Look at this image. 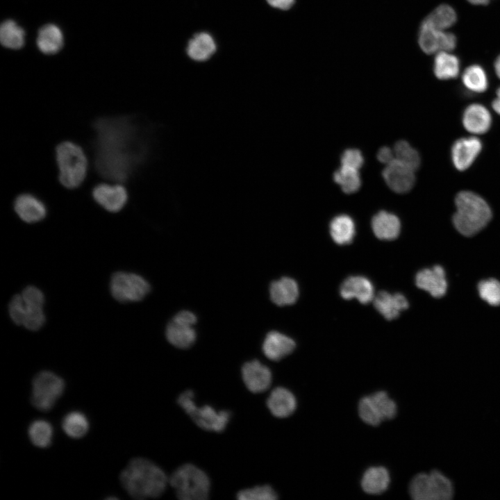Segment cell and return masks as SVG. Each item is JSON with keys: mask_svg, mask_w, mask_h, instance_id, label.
<instances>
[{"mask_svg": "<svg viewBox=\"0 0 500 500\" xmlns=\"http://www.w3.org/2000/svg\"><path fill=\"white\" fill-rule=\"evenodd\" d=\"M133 116L103 117L92 124L94 165L103 178L125 183L147 159L149 132Z\"/></svg>", "mask_w": 500, "mask_h": 500, "instance_id": "obj_1", "label": "cell"}, {"mask_svg": "<svg viewBox=\"0 0 500 500\" xmlns=\"http://www.w3.org/2000/svg\"><path fill=\"white\" fill-rule=\"evenodd\" d=\"M120 482L128 494L135 499L161 496L169 483L165 472L144 458L132 459L122 470Z\"/></svg>", "mask_w": 500, "mask_h": 500, "instance_id": "obj_2", "label": "cell"}, {"mask_svg": "<svg viewBox=\"0 0 500 500\" xmlns=\"http://www.w3.org/2000/svg\"><path fill=\"white\" fill-rule=\"evenodd\" d=\"M456 211L452 221L456 229L465 236H472L490 221L492 213L488 203L478 194L461 191L455 199Z\"/></svg>", "mask_w": 500, "mask_h": 500, "instance_id": "obj_3", "label": "cell"}, {"mask_svg": "<svg viewBox=\"0 0 500 500\" xmlns=\"http://www.w3.org/2000/svg\"><path fill=\"white\" fill-rule=\"evenodd\" d=\"M44 297L40 290L28 286L22 294H15L8 306L12 320L31 331L39 330L44 324Z\"/></svg>", "mask_w": 500, "mask_h": 500, "instance_id": "obj_4", "label": "cell"}, {"mask_svg": "<svg viewBox=\"0 0 500 500\" xmlns=\"http://www.w3.org/2000/svg\"><path fill=\"white\" fill-rule=\"evenodd\" d=\"M58 179L65 188L74 189L84 181L88 170V159L78 144L65 141L56 148Z\"/></svg>", "mask_w": 500, "mask_h": 500, "instance_id": "obj_5", "label": "cell"}, {"mask_svg": "<svg viewBox=\"0 0 500 500\" xmlns=\"http://www.w3.org/2000/svg\"><path fill=\"white\" fill-rule=\"evenodd\" d=\"M169 483L181 500H206L210 490L207 474L191 463L176 468L169 477Z\"/></svg>", "mask_w": 500, "mask_h": 500, "instance_id": "obj_6", "label": "cell"}, {"mask_svg": "<svg viewBox=\"0 0 500 500\" xmlns=\"http://www.w3.org/2000/svg\"><path fill=\"white\" fill-rule=\"evenodd\" d=\"M408 490L415 500H451L455 494L452 480L435 469L416 474L410 482Z\"/></svg>", "mask_w": 500, "mask_h": 500, "instance_id": "obj_7", "label": "cell"}, {"mask_svg": "<svg viewBox=\"0 0 500 500\" xmlns=\"http://www.w3.org/2000/svg\"><path fill=\"white\" fill-rule=\"evenodd\" d=\"M194 397L193 390L188 389L179 394L177 403L199 428L222 432L229 422L231 412L226 410L217 411L209 405L199 408L196 405Z\"/></svg>", "mask_w": 500, "mask_h": 500, "instance_id": "obj_8", "label": "cell"}, {"mask_svg": "<svg viewBox=\"0 0 500 500\" xmlns=\"http://www.w3.org/2000/svg\"><path fill=\"white\" fill-rule=\"evenodd\" d=\"M65 390L63 379L53 372L38 373L32 382L31 401L40 411H49L61 397Z\"/></svg>", "mask_w": 500, "mask_h": 500, "instance_id": "obj_9", "label": "cell"}, {"mask_svg": "<svg viewBox=\"0 0 500 500\" xmlns=\"http://www.w3.org/2000/svg\"><path fill=\"white\" fill-rule=\"evenodd\" d=\"M149 291V283L138 274L118 272L111 278V294L119 302L141 301Z\"/></svg>", "mask_w": 500, "mask_h": 500, "instance_id": "obj_10", "label": "cell"}, {"mask_svg": "<svg viewBox=\"0 0 500 500\" xmlns=\"http://www.w3.org/2000/svg\"><path fill=\"white\" fill-rule=\"evenodd\" d=\"M421 49L427 54L440 51H451L456 46V38L444 31L436 30L422 22L418 34Z\"/></svg>", "mask_w": 500, "mask_h": 500, "instance_id": "obj_11", "label": "cell"}, {"mask_svg": "<svg viewBox=\"0 0 500 500\" xmlns=\"http://www.w3.org/2000/svg\"><path fill=\"white\" fill-rule=\"evenodd\" d=\"M92 195L99 206L111 212L121 210L128 201L127 191L121 184H98L92 189Z\"/></svg>", "mask_w": 500, "mask_h": 500, "instance_id": "obj_12", "label": "cell"}, {"mask_svg": "<svg viewBox=\"0 0 500 500\" xmlns=\"http://www.w3.org/2000/svg\"><path fill=\"white\" fill-rule=\"evenodd\" d=\"M241 374L245 386L253 393L263 392L271 385L272 372L258 360L244 362L241 368Z\"/></svg>", "mask_w": 500, "mask_h": 500, "instance_id": "obj_13", "label": "cell"}, {"mask_svg": "<svg viewBox=\"0 0 500 500\" xmlns=\"http://www.w3.org/2000/svg\"><path fill=\"white\" fill-rule=\"evenodd\" d=\"M482 142L476 137L461 138L456 140L451 147V160L459 171L467 169L475 161L482 150Z\"/></svg>", "mask_w": 500, "mask_h": 500, "instance_id": "obj_14", "label": "cell"}, {"mask_svg": "<svg viewBox=\"0 0 500 500\" xmlns=\"http://www.w3.org/2000/svg\"><path fill=\"white\" fill-rule=\"evenodd\" d=\"M413 169L394 159L386 165L383 171V178L388 186L397 193L410 191L415 182Z\"/></svg>", "mask_w": 500, "mask_h": 500, "instance_id": "obj_15", "label": "cell"}, {"mask_svg": "<svg viewBox=\"0 0 500 500\" xmlns=\"http://www.w3.org/2000/svg\"><path fill=\"white\" fill-rule=\"evenodd\" d=\"M416 285L435 298L443 297L447 290L444 269L440 265L419 271L415 278Z\"/></svg>", "mask_w": 500, "mask_h": 500, "instance_id": "obj_16", "label": "cell"}, {"mask_svg": "<svg viewBox=\"0 0 500 500\" xmlns=\"http://www.w3.org/2000/svg\"><path fill=\"white\" fill-rule=\"evenodd\" d=\"M14 210L19 218L27 223H35L43 219L47 215L44 203L30 193H22L14 201Z\"/></svg>", "mask_w": 500, "mask_h": 500, "instance_id": "obj_17", "label": "cell"}, {"mask_svg": "<svg viewBox=\"0 0 500 500\" xmlns=\"http://www.w3.org/2000/svg\"><path fill=\"white\" fill-rule=\"evenodd\" d=\"M340 295L344 299L358 300L362 304H367L374 298V287L371 281L361 276L348 277L342 283Z\"/></svg>", "mask_w": 500, "mask_h": 500, "instance_id": "obj_18", "label": "cell"}, {"mask_svg": "<svg viewBox=\"0 0 500 500\" xmlns=\"http://www.w3.org/2000/svg\"><path fill=\"white\" fill-rule=\"evenodd\" d=\"M462 122L466 131L472 134L481 135L489 131L492 124V117L484 106L472 103L465 109Z\"/></svg>", "mask_w": 500, "mask_h": 500, "instance_id": "obj_19", "label": "cell"}, {"mask_svg": "<svg viewBox=\"0 0 500 500\" xmlns=\"http://www.w3.org/2000/svg\"><path fill=\"white\" fill-rule=\"evenodd\" d=\"M295 346V342L292 338L278 331H271L267 334L262 349L267 358L278 361L290 354Z\"/></svg>", "mask_w": 500, "mask_h": 500, "instance_id": "obj_20", "label": "cell"}, {"mask_svg": "<svg viewBox=\"0 0 500 500\" xmlns=\"http://www.w3.org/2000/svg\"><path fill=\"white\" fill-rule=\"evenodd\" d=\"M376 309L388 320L398 317L401 311L408 308L406 298L400 293L390 294L381 291L374 297Z\"/></svg>", "mask_w": 500, "mask_h": 500, "instance_id": "obj_21", "label": "cell"}, {"mask_svg": "<svg viewBox=\"0 0 500 500\" xmlns=\"http://www.w3.org/2000/svg\"><path fill=\"white\" fill-rule=\"evenodd\" d=\"M267 406L271 413L278 418L291 415L297 407L294 394L283 387L275 388L267 399Z\"/></svg>", "mask_w": 500, "mask_h": 500, "instance_id": "obj_22", "label": "cell"}, {"mask_svg": "<svg viewBox=\"0 0 500 500\" xmlns=\"http://www.w3.org/2000/svg\"><path fill=\"white\" fill-rule=\"evenodd\" d=\"M269 295L272 302L277 306L292 305L298 299L299 287L294 279L283 277L270 284Z\"/></svg>", "mask_w": 500, "mask_h": 500, "instance_id": "obj_23", "label": "cell"}, {"mask_svg": "<svg viewBox=\"0 0 500 500\" xmlns=\"http://www.w3.org/2000/svg\"><path fill=\"white\" fill-rule=\"evenodd\" d=\"M374 235L381 240H391L397 238L401 230L399 218L390 212L381 211L372 220Z\"/></svg>", "mask_w": 500, "mask_h": 500, "instance_id": "obj_24", "label": "cell"}, {"mask_svg": "<svg viewBox=\"0 0 500 500\" xmlns=\"http://www.w3.org/2000/svg\"><path fill=\"white\" fill-rule=\"evenodd\" d=\"M216 49V43L212 35L201 32L190 39L187 47V53L194 60L205 61L211 57Z\"/></svg>", "mask_w": 500, "mask_h": 500, "instance_id": "obj_25", "label": "cell"}, {"mask_svg": "<svg viewBox=\"0 0 500 500\" xmlns=\"http://www.w3.org/2000/svg\"><path fill=\"white\" fill-rule=\"evenodd\" d=\"M166 338L173 346L187 349L194 344L196 332L193 326L172 320L166 328Z\"/></svg>", "mask_w": 500, "mask_h": 500, "instance_id": "obj_26", "label": "cell"}, {"mask_svg": "<svg viewBox=\"0 0 500 500\" xmlns=\"http://www.w3.org/2000/svg\"><path fill=\"white\" fill-rule=\"evenodd\" d=\"M390 483L388 471L383 467H372L367 469L362 478L363 490L370 494H378L387 490Z\"/></svg>", "mask_w": 500, "mask_h": 500, "instance_id": "obj_27", "label": "cell"}, {"mask_svg": "<svg viewBox=\"0 0 500 500\" xmlns=\"http://www.w3.org/2000/svg\"><path fill=\"white\" fill-rule=\"evenodd\" d=\"M63 36L60 29L54 24L42 26L37 38L39 49L45 54L57 53L62 47Z\"/></svg>", "mask_w": 500, "mask_h": 500, "instance_id": "obj_28", "label": "cell"}, {"mask_svg": "<svg viewBox=\"0 0 500 500\" xmlns=\"http://www.w3.org/2000/svg\"><path fill=\"white\" fill-rule=\"evenodd\" d=\"M356 233L355 224L351 217L340 215L334 217L330 224V234L338 244H348L353 240Z\"/></svg>", "mask_w": 500, "mask_h": 500, "instance_id": "obj_29", "label": "cell"}, {"mask_svg": "<svg viewBox=\"0 0 500 500\" xmlns=\"http://www.w3.org/2000/svg\"><path fill=\"white\" fill-rule=\"evenodd\" d=\"M433 72L440 80L455 78L460 72V61L449 51L438 52L434 59Z\"/></svg>", "mask_w": 500, "mask_h": 500, "instance_id": "obj_30", "label": "cell"}, {"mask_svg": "<svg viewBox=\"0 0 500 500\" xmlns=\"http://www.w3.org/2000/svg\"><path fill=\"white\" fill-rule=\"evenodd\" d=\"M456 22V13L453 8L447 4L438 6L423 21L422 23L439 31L453 26Z\"/></svg>", "mask_w": 500, "mask_h": 500, "instance_id": "obj_31", "label": "cell"}, {"mask_svg": "<svg viewBox=\"0 0 500 500\" xmlns=\"http://www.w3.org/2000/svg\"><path fill=\"white\" fill-rule=\"evenodd\" d=\"M62 427L69 437L78 439L83 438L88 433L89 421L83 412L72 411L63 417Z\"/></svg>", "mask_w": 500, "mask_h": 500, "instance_id": "obj_32", "label": "cell"}, {"mask_svg": "<svg viewBox=\"0 0 500 500\" xmlns=\"http://www.w3.org/2000/svg\"><path fill=\"white\" fill-rule=\"evenodd\" d=\"M462 81L467 89L475 93H482L488 87V76L483 68L478 65H472L465 69Z\"/></svg>", "mask_w": 500, "mask_h": 500, "instance_id": "obj_33", "label": "cell"}, {"mask_svg": "<svg viewBox=\"0 0 500 500\" xmlns=\"http://www.w3.org/2000/svg\"><path fill=\"white\" fill-rule=\"evenodd\" d=\"M28 434L33 444L40 448H46L51 443L53 430L49 422L36 419L29 425Z\"/></svg>", "mask_w": 500, "mask_h": 500, "instance_id": "obj_34", "label": "cell"}, {"mask_svg": "<svg viewBox=\"0 0 500 500\" xmlns=\"http://www.w3.org/2000/svg\"><path fill=\"white\" fill-rule=\"evenodd\" d=\"M0 40L6 48L17 49L24 44V31L12 20H6L1 26Z\"/></svg>", "mask_w": 500, "mask_h": 500, "instance_id": "obj_35", "label": "cell"}, {"mask_svg": "<svg viewBox=\"0 0 500 500\" xmlns=\"http://www.w3.org/2000/svg\"><path fill=\"white\" fill-rule=\"evenodd\" d=\"M334 181L340 185L342 191L347 194L356 192L361 185L358 169L343 166L333 174Z\"/></svg>", "mask_w": 500, "mask_h": 500, "instance_id": "obj_36", "label": "cell"}, {"mask_svg": "<svg viewBox=\"0 0 500 500\" xmlns=\"http://www.w3.org/2000/svg\"><path fill=\"white\" fill-rule=\"evenodd\" d=\"M393 151L394 159L416 171L421 162L420 156L417 151L412 148L405 140L397 142L394 146Z\"/></svg>", "mask_w": 500, "mask_h": 500, "instance_id": "obj_37", "label": "cell"}, {"mask_svg": "<svg viewBox=\"0 0 500 500\" xmlns=\"http://www.w3.org/2000/svg\"><path fill=\"white\" fill-rule=\"evenodd\" d=\"M236 497L240 500H275L278 497L271 485L265 484L242 489L238 491Z\"/></svg>", "mask_w": 500, "mask_h": 500, "instance_id": "obj_38", "label": "cell"}, {"mask_svg": "<svg viewBox=\"0 0 500 500\" xmlns=\"http://www.w3.org/2000/svg\"><path fill=\"white\" fill-rule=\"evenodd\" d=\"M358 413L362 420L369 425L376 426L383 421L380 412L370 395L364 397L360 400Z\"/></svg>", "mask_w": 500, "mask_h": 500, "instance_id": "obj_39", "label": "cell"}, {"mask_svg": "<svg viewBox=\"0 0 500 500\" xmlns=\"http://www.w3.org/2000/svg\"><path fill=\"white\" fill-rule=\"evenodd\" d=\"M481 298L488 304L500 306V282L494 278L481 281L478 285Z\"/></svg>", "mask_w": 500, "mask_h": 500, "instance_id": "obj_40", "label": "cell"}, {"mask_svg": "<svg viewBox=\"0 0 500 500\" xmlns=\"http://www.w3.org/2000/svg\"><path fill=\"white\" fill-rule=\"evenodd\" d=\"M371 397L377 406L383 420L395 417L397 411V405L385 392H376L371 394Z\"/></svg>", "mask_w": 500, "mask_h": 500, "instance_id": "obj_41", "label": "cell"}, {"mask_svg": "<svg viewBox=\"0 0 500 500\" xmlns=\"http://www.w3.org/2000/svg\"><path fill=\"white\" fill-rule=\"evenodd\" d=\"M364 162L361 152L358 149H350L344 151L341 157L342 165L359 169Z\"/></svg>", "mask_w": 500, "mask_h": 500, "instance_id": "obj_42", "label": "cell"}, {"mask_svg": "<svg viewBox=\"0 0 500 500\" xmlns=\"http://www.w3.org/2000/svg\"><path fill=\"white\" fill-rule=\"evenodd\" d=\"M172 320L193 326L197 322V317L190 311L182 310L178 312Z\"/></svg>", "mask_w": 500, "mask_h": 500, "instance_id": "obj_43", "label": "cell"}, {"mask_svg": "<svg viewBox=\"0 0 500 500\" xmlns=\"http://www.w3.org/2000/svg\"><path fill=\"white\" fill-rule=\"evenodd\" d=\"M377 158L381 162L385 164V165L390 163L394 160L393 149L387 147L381 148L378 151Z\"/></svg>", "mask_w": 500, "mask_h": 500, "instance_id": "obj_44", "label": "cell"}, {"mask_svg": "<svg viewBox=\"0 0 500 500\" xmlns=\"http://www.w3.org/2000/svg\"><path fill=\"white\" fill-rule=\"evenodd\" d=\"M272 7L283 10L290 9L295 3V0H266Z\"/></svg>", "mask_w": 500, "mask_h": 500, "instance_id": "obj_45", "label": "cell"}, {"mask_svg": "<svg viewBox=\"0 0 500 500\" xmlns=\"http://www.w3.org/2000/svg\"><path fill=\"white\" fill-rule=\"evenodd\" d=\"M492 107L493 110L500 115V88L497 90L496 98L492 103Z\"/></svg>", "mask_w": 500, "mask_h": 500, "instance_id": "obj_46", "label": "cell"}, {"mask_svg": "<svg viewBox=\"0 0 500 500\" xmlns=\"http://www.w3.org/2000/svg\"><path fill=\"white\" fill-rule=\"evenodd\" d=\"M494 70L497 76L500 78V55L497 57L494 62Z\"/></svg>", "mask_w": 500, "mask_h": 500, "instance_id": "obj_47", "label": "cell"}, {"mask_svg": "<svg viewBox=\"0 0 500 500\" xmlns=\"http://www.w3.org/2000/svg\"><path fill=\"white\" fill-rule=\"evenodd\" d=\"M469 3L474 5H487L490 0H467Z\"/></svg>", "mask_w": 500, "mask_h": 500, "instance_id": "obj_48", "label": "cell"}]
</instances>
